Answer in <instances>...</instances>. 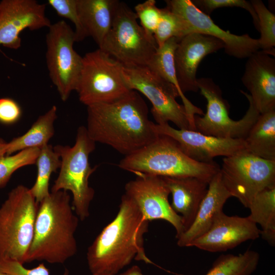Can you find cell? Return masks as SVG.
<instances>
[{"label": "cell", "instance_id": "cell-39", "mask_svg": "<svg viewBox=\"0 0 275 275\" xmlns=\"http://www.w3.org/2000/svg\"><path fill=\"white\" fill-rule=\"evenodd\" d=\"M92 275H115V274L105 273H96L92 274Z\"/></svg>", "mask_w": 275, "mask_h": 275}, {"label": "cell", "instance_id": "cell-4", "mask_svg": "<svg viewBox=\"0 0 275 275\" xmlns=\"http://www.w3.org/2000/svg\"><path fill=\"white\" fill-rule=\"evenodd\" d=\"M118 166L135 175L168 177H195L208 182L219 171L214 161L195 160L187 156L172 138L159 134L152 143L120 160Z\"/></svg>", "mask_w": 275, "mask_h": 275}, {"label": "cell", "instance_id": "cell-38", "mask_svg": "<svg viewBox=\"0 0 275 275\" xmlns=\"http://www.w3.org/2000/svg\"><path fill=\"white\" fill-rule=\"evenodd\" d=\"M8 142L0 138V159L6 155Z\"/></svg>", "mask_w": 275, "mask_h": 275}, {"label": "cell", "instance_id": "cell-24", "mask_svg": "<svg viewBox=\"0 0 275 275\" xmlns=\"http://www.w3.org/2000/svg\"><path fill=\"white\" fill-rule=\"evenodd\" d=\"M243 140L249 153L275 161V110L260 114Z\"/></svg>", "mask_w": 275, "mask_h": 275}, {"label": "cell", "instance_id": "cell-16", "mask_svg": "<svg viewBox=\"0 0 275 275\" xmlns=\"http://www.w3.org/2000/svg\"><path fill=\"white\" fill-rule=\"evenodd\" d=\"M153 127L158 134L173 139L184 153L201 162H213V158L217 156L228 157L246 150L244 141L241 139L207 135L195 130L176 129L169 123H154Z\"/></svg>", "mask_w": 275, "mask_h": 275}, {"label": "cell", "instance_id": "cell-36", "mask_svg": "<svg viewBox=\"0 0 275 275\" xmlns=\"http://www.w3.org/2000/svg\"><path fill=\"white\" fill-rule=\"evenodd\" d=\"M21 115V108L15 100L8 97L0 98V123L13 124L19 121Z\"/></svg>", "mask_w": 275, "mask_h": 275}, {"label": "cell", "instance_id": "cell-13", "mask_svg": "<svg viewBox=\"0 0 275 275\" xmlns=\"http://www.w3.org/2000/svg\"><path fill=\"white\" fill-rule=\"evenodd\" d=\"M167 7L180 19L183 37L191 33L210 36L221 40L228 55L248 58L259 50L258 39L248 34L236 35L217 25L209 15L199 10L190 0L166 1Z\"/></svg>", "mask_w": 275, "mask_h": 275}, {"label": "cell", "instance_id": "cell-37", "mask_svg": "<svg viewBox=\"0 0 275 275\" xmlns=\"http://www.w3.org/2000/svg\"><path fill=\"white\" fill-rule=\"evenodd\" d=\"M119 275H144L139 266L133 265Z\"/></svg>", "mask_w": 275, "mask_h": 275}, {"label": "cell", "instance_id": "cell-26", "mask_svg": "<svg viewBox=\"0 0 275 275\" xmlns=\"http://www.w3.org/2000/svg\"><path fill=\"white\" fill-rule=\"evenodd\" d=\"M248 217L259 224L260 236L271 245H275V186L267 187L257 194L248 208Z\"/></svg>", "mask_w": 275, "mask_h": 275}, {"label": "cell", "instance_id": "cell-33", "mask_svg": "<svg viewBox=\"0 0 275 275\" xmlns=\"http://www.w3.org/2000/svg\"><path fill=\"white\" fill-rule=\"evenodd\" d=\"M134 12L145 32L154 37L161 18V9L156 6V1L147 0L138 4L134 7Z\"/></svg>", "mask_w": 275, "mask_h": 275}, {"label": "cell", "instance_id": "cell-18", "mask_svg": "<svg viewBox=\"0 0 275 275\" xmlns=\"http://www.w3.org/2000/svg\"><path fill=\"white\" fill-rule=\"evenodd\" d=\"M224 46L221 40L199 33L189 34L180 40L174 53V63L178 82L183 94L199 91L196 77L199 65L205 57Z\"/></svg>", "mask_w": 275, "mask_h": 275}, {"label": "cell", "instance_id": "cell-40", "mask_svg": "<svg viewBox=\"0 0 275 275\" xmlns=\"http://www.w3.org/2000/svg\"><path fill=\"white\" fill-rule=\"evenodd\" d=\"M0 275H10V274L0 271Z\"/></svg>", "mask_w": 275, "mask_h": 275}, {"label": "cell", "instance_id": "cell-31", "mask_svg": "<svg viewBox=\"0 0 275 275\" xmlns=\"http://www.w3.org/2000/svg\"><path fill=\"white\" fill-rule=\"evenodd\" d=\"M158 48L161 47L170 39L183 38L182 26L179 17L166 6L161 9V18L154 34Z\"/></svg>", "mask_w": 275, "mask_h": 275}, {"label": "cell", "instance_id": "cell-25", "mask_svg": "<svg viewBox=\"0 0 275 275\" xmlns=\"http://www.w3.org/2000/svg\"><path fill=\"white\" fill-rule=\"evenodd\" d=\"M57 118V107L53 105L40 116L23 135L8 142L6 155L29 148H41L48 144L54 133L53 124Z\"/></svg>", "mask_w": 275, "mask_h": 275}, {"label": "cell", "instance_id": "cell-17", "mask_svg": "<svg viewBox=\"0 0 275 275\" xmlns=\"http://www.w3.org/2000/svg\"><path fill=\"white\" fill-rule=\"evenodd\" d=\"M260 231L248 216H229L222 212L211 228L189 246L212 253L226 251L246 241L257 239Z\"/></svg>", "mask_w": 275, "mask_h": 275}, {"label": "cell", "instance_id": "cell-22", "mask_svg": "<svg viewBox=\"0 0 275 275\" xmlns=\"http://www.w3.org/2000/svg\"><path fill=\"white\" fill-rule=\"evenodd\" d=\"M118 0H77L79 18L87 37L100 48L108 33Z\"/></svg>", "mask_w": 275, "mask_h": 275}, {"label": "cell", "instance_id": "cell-2", "mask_svg": "<svg viewBox=\"0 0 275 275\" xmlns=\"http://www.w3.org/2000/svg\"><path fill=\"white\" fill-rule=\"evenodd\" d=\"M148 226L149 221L124 194L116 217L88 249L87 259L91 273L116 275L133 259L153 263L144 248V236Z\"/></svg>", "mask_w": 275, "mask_h": 275}, {"label": "cell", "instance_id": "cell-19", "mask_svg": "<svg viewBox=\"0 0 275 275\" xmlns=\"http://www.w3.org/2000/svg\"><path fill=\"white\" fill-rule=\"evenodd\" d=\"M250 94L241 90L262 114L275 110V59L258 51L248 58L241 79Z\"/></svg>", "mask_w": 275, "mask_h": 275}, {"label": "cell", "instance_id": "cell-28", "mask_svg": "<svg viewBox=\"0 0 275 275\" xmlns=\"http://www.w3.org/2000/svg\"><path fill=\"white\" fill-rule=\"evenodd\" d=\"M36 161L37 168L36 180L30 191L38 203L48 196L49 179L52 173L60 168L61 160L53 147L46 145L40 149Z\"/></svg>", "mask_w": 275, "mask_h": 275}, {"label": "cell", "instance_id": "cell-20", "mask_svg": "<svg viewBox=\"0 0 275 275\" xmlns=\"http://www.w3.org/2000/svg\"><path fill=\"white\" fill-rule=\"evenodd\" d=\"M231 195L223 183L219 171L209 183L207 193L203 199L196 218L190 227L177 239L180 247H189L190 243L205 234L212 226Z\"/></svg>", "mask_w": 275, "mask_h": 275}, {"label": "cell", "instance_id": "cell-30", "mask_svg": "<svg viewBox=\"0 0 275 275\" xmlns=\"http://www.w3.org/2000/svg\"><path fill=\"white\" fill-rule=\"evenodd\" d=\"M40 149H26L0 159V187H5L12 174L18 169L36 163Z\"/></svg>", "mask_w": 275, "mask_h": 275}, {"label": "cell", "instance_id": "cell-27", "mask_svg": "<svg viewBox=\"0 0 275 275\" xmlns=\"http://www.w3.org/2000/svg\"><path fill=\"white\" fill-rule=\"evenodd\" d=\"M260 255L248 250L238 255H222L205 275H251L257 269Z\"/></svg>", "mask_w": 275, "mask_h": 275}, {"label": "cell", "instance_id": "cell-6", "mask_svg": "<svg viewBox=\"0 0 275 275\" xmlns=\"http://www.w3.org/2000/svg\"><path fill=\"white\" fill-rule=\"evenodd\" d=\"M39 203L30 188L12 189L0 207V259L26 262Z\"/></svg>", "mask_w": 275, "mask_h": 275}, {"label": "cell", "instance_id": "cell-8", "mask_svg": "<svg viewBox=\"0 0 275 275\" xmlns=\"http://www.w3.org/2000/svg\"><path fill=\"white\" fill-rule=\"evenodd\" d=\"M123 65L98 48L82 57V65L76 89L84 104L108 103L118 100L131 90L123 75Z\"/></svg>", "mask_w": 275, "mask_h": 275}, {"label": "cell", "instance_id": "cell-32", "mask_svg": "<svg viewBox=\"0 0 275 275\" xmlns=\"http://www.w3.org/2000/svg\"><path fill=\"white\" fill-rule=\"evenodd\" d=\"M47 3L59 16L69 19L74 24L75 42L87 37L78 15L77 0H48Z\"/></svg>", "mask_w": 275, "mask_h": 275}, {"label": "cell", "instance_id": "cell-3", "mask_svg": "<svg viewBox=\"0 0 275 275\" xmlns=\"http://www.w3.org/2000/svg\"><path fill=\"white\" fill-rule=\"evenodd\" d=\"M79 218L67 191H50L39 203L26 262L62 264L77 252L75 233Z\"/></svg>", "mask_w": 275, "mask_h": 275}, {"label": "cell", "instance_id": "cell-12", "mask_svg": "<svg viewBox=\"0 0 275 275\" xmlns=\"http://www.w3.org/2000/svg\"><path fill=\"white\" fill-rule=\"evenodd\" d=\"M201 94L207 101V110L203 117L195 115V131L203 134L221 138L244 140L260 114L247 97L249 107L244 116L239 120L229 116L228 102L223 98L222 91L209 78L197 79Z\"/></svg>", "mask_w": 275, "mask_h": 275}, {"label": "cell", "instance_id": "cell-15", "mask_svg": "<svg viewBox=\"0 0 275 275\" xmlns=\"http://www.w3.org/2000/svg\"><path fill=\"white\" fill-rule=\"evenodd\" d=\"M51 23L45 15V5L35 0H2L0 2V45L18 49L20 33L25 29L49 28Z\"/></svg>", "mask_w": 275, "mask_h": 275}, {"label": "cell", "instance_id": "cell-11", "mask_svg": "<svg viewBox=\"0 0 275 275\" xmlns=\"http://www.w3.org/2000/svg\"><path fill=\"white\" fill-rule=\"evenodd\" d=\"M45 40L49 76L65 101L72 91H76L82 65V57L73 48L74 31L61 20L51 23Z\"/></svg>", "mask_w": 275, "mask_h": 275}, {"label": "cell", "instance_id": "cell-21", "mask_svg": "<svg viewBox=\"0 0 275 275\" xmlns=\"http://www.w3.org/2000/svg\"><path fill=\"white\" fill-rule=\"evenodd\" d=\"M162 177L172 195L171 207L181 217L185 232L196 218L209 182L195 177Z\"/></svg>", "mask_w": 275, "mask_h": 275}, {"label": "cell", "instance_id": "cell-29", "mask_svg": "<svg viewBox=\"0 0 275 275\" xmlns=\"http://www.w3.org/2000/svg\"><path fill=\"white\" fill-rule=\"evenodd\" d=\"M259 20L260 37L258 39L260 49L271 56L275 54V15L271 12L262 1L250 2Z\"/></svg>", "mask_w": 275, "mask_h": 275}, {"label": "cell", "instance_id": "cell-23", "mask_svg": "<svg viewBox=\"0 0 275 275\" xmlns=\"http://www.w3.org/2000/svg\"><path fill=\"white\" fill-rule=\"evenodd\" d=\"M180 40L173 37L158 48L148 65V67L165 80L173 85L178 91L187 115L194 127L195 115H203L202 110L194 105L180 90L176 76L174 53Z\"/></svg>", "mask_w": 275, "mask_h": 275}, {"label": "cell", "instance_id": "cell-14", "mask_svg": "<svg viewBox=\"0 0 275 275\" xmlns=\"http://www.w3.org/2000/svg\"><path fill=\"white\" fill-rule=\"evenodd\" d=\"M125 194L138 206L147 221L164 220L175 228L178 238L184 232L182 219L169 201L170 191L162 177L138 174L125 186Z\"/></svg>", "mask_w": 275, "mask_h": 275}, {"label": "cell", "instance_id": "cell-35", "mask_svg": "<svg viewBox=\"0 0 275 275\" xmlns=\"http://www.w3.org/2000/svg\"><path fill=\"white\" fill-rule=\"evenodd\" d=\"M0 271L10 275H49V270L43 263L28 269L23 264L11 259H0ZM63 275H69L67 269Z\"/></svg>", "mask_w": 275, "mask_h": 275}, {"label": "cell", "instance_id": "cell-9", "mask_svg": "<svg viewBox=\"0 0 275 275\" xmlns=\"http://www.w3.org/2000/svg\"><path fill=\"white\" fill-rule=\"evenodd\" d=\"M122 72L129 88L142 93L150 101L151 112L157 124L170 121L178 129L195 131L184 106L176 100L180 94L173 85L148 66H123Z\"/></svg>", "mask_w": 275, "mask_h": 275}, {"label": "cell", "instance_id": "cell-1", "mask_svg": "<svg viewBox=\"0 0 275 275\" xmlns=\"http://www.w3.org/2000/svg\"><path fill=\"white\" fill-rule=\"evenodd\" d=\"M148 112L140 93L131 90L115 101L87 106L86 129L95 143L108 145L126 156L151 144L159 136Z\"/></svg>", "mask_w": 275, "mask_h": 275}, {"label": "cell", "instance_id": "cell-34", "mask_svg": "<svg viewBox=\"0 0 275 275\" xmlns=\"http://www.w3.org/2000/svg\"><path fill=\"white\" fill-rule=\"evenodd\" d=\"M193 3L202 12L209 15L213 10L224 7H239L244 9L251 15L253 23L259 31V20L250 2L245 0H193Z\"/></svg>", "mask_w": 275, "mask_h": 275}, {"label": "cell", "instance_id": "cell-7", "mask_svg": "<svg viewBox=\"0 0 275 275\" xmlns=\"http://www.w3.org/2000/svg\"><path fill=\"white\" fill-rule=\"evenodd\" d=\"M135 12L119 1L111 28L99 48L126 67L147 66L158 47L138 23Z\"/></svg>", "mask_w": 275, "mask_h": 275}, {"label": "cell", "instance_id": "cell-5", "mask_svg": "<svg viewBox=\"0 0 275 275\" xmlns=\"http://www.w3.org/2000/svg\"><path fill=\"white\" fill-rule=\"evenodd\" d=\"M95 149V142L83 126L78 128L73 146L53 147L60 155L61 164L51 191H70L73 196V209L81 221L89 216L90 205L95 194L89 182L90 176L97 168L96 166L92 168L89 162V155Z\"/></svg>", "mask_w": 275, "mask_h": 275}, {"label": "cell", "instance_id": "cell-10", "mask_svg": "<svg viewBox=\"0 0 275 275\" xmlns=\"http://www.w3.org/2000/svg\"><path fill=\"white\" fill-rule=\"evenodd\" d=\"M219 172L231 197L248 208L257 194L275 186V161L260 158L246 150L225 157Z\"/></svg>", "mask_w": 275, "mask_h": 275}]
</instances>
